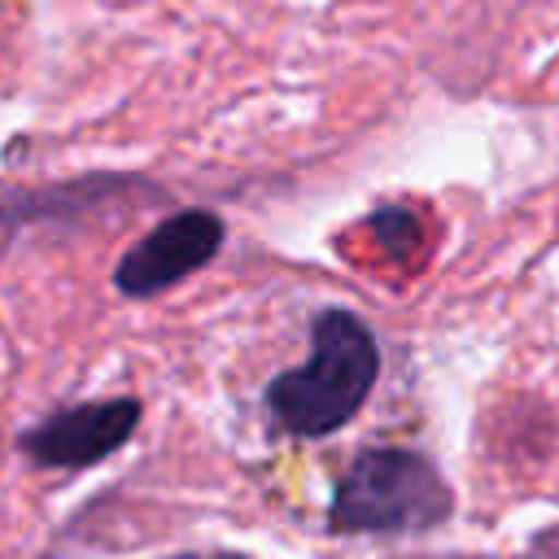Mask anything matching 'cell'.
I'll use <instances>...</instances> for the list:
<instances>
[{
	"label": "cell",
	"instance_id": "1",
	"mask_svg": "<svg viewBox=\"0 0 559 559\" xmlns=\"http://www.w3.org/2000/svg\"><path fill=\"white\" fill-rule=\"evenodd\" d=\"M380 376V345L371 328L341 306H328L310 323V349L297 367L271 376L262 402L275 432L314 441L345 428L367 402Z\"/></svg>",
	"mask_w": 559,
	"mask_h": 559
},
{
	"label": "cell",
	"instance_id": "3",
	"mask_svg": "<svg viewBox=\"0 0 559 559\" xmlns=\"http://www.w3.org/2000/svg\"><path fill=\"white\" fill-rule=\"evenodd\" d=\"M223 240H227V227L214 210H201V205L175 210L122 253L114 271V288L122 297H157L179 280L205 271L218 258Z\"/></svg>",
	"mask_w": 559,
	"mask_h": 559
},
{
	"label": "cell",
	"instance_id": "4",
	"mask_svg": "<svg viewBox=\"0 0 559 559\" xmlns=\"http://www.w3.org/2000/svg\"><path fill=\"white\" fill-rule=\"evenodd\" d=\"M140 397H100L83 406H66L39 424H31L17 445L35 467H61V472H83L109 454H118L131 432L140 428Z\"/></svg>",
	"mask_w": 559,
	"mask_h": 559
},
{
	"label": "cell",
	"instance_id": "5",
	"mask_svg": "<svg viewBox=\"0 0 559 559\" xmlns=\"http://www.w3.org/2000/svg\"><path fill=\"white\" fill-rule=\"evenodd\" d=\"M170 559H245V555H231V550H210V555H170Z\"/></svg>",
	"mask_w": 559,
	"mask_h": 559
},
{
	"label": "cell",
	"instance_id": "2",
	"mask_svg": "<svg viewBox=\"0 0 559 559\" xmlns=\"http://www.w3.org/2000/svg\"><path fill=\"white\" fill-rule=\"evenodd\" d=\"M454 498L441 472L402 445L362 450L336 480L328 528L332 533H424L450 515Z\"/></svg>",
	"mask_w": 559,
	"mask_h": 559
}]
</instances>
